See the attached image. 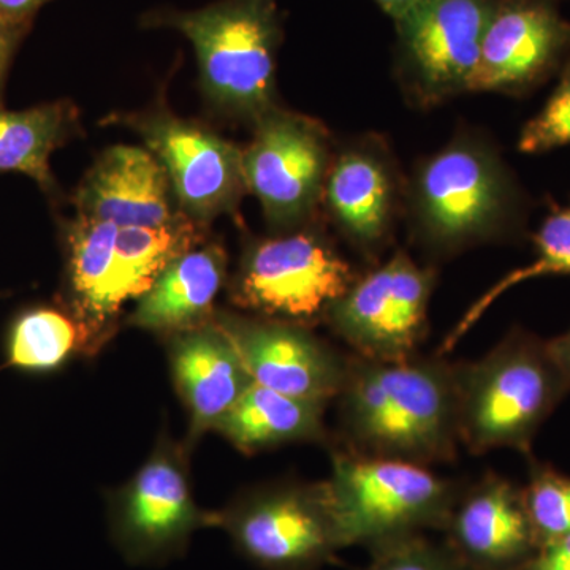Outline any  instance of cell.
Instances as JSON below:
<instances>
[{
    "label": "cell",
    "mask_w": 570,
    "mask_h": 570,
    "mask_svg": "<svg viewBox=\"0 0 570 570\" xmlns=\"http://www.w3.org/2000/svg\"><path fill=\"white\" fill-rule=\"evenodd\" d=\"M407 209L417 245L448 257L508 236L519 220L520 193L489 142L468 135L419 165Z\"/></svg>",
    "instance_id": "7a4b0ae2"
},
{
    "label": "cell",
    "mask_w": 570,
    "mask_h": 570,
    "mask_svg": "<svg viewBox=\"0 0 570 570\" xmlns=\"http://www.w3.org/2000/svg\"><path fill=\"white\" fill-rule=\"evenodd\" d=\"M200 242L197 223L178 214L160 227L119 228L110 292L112 313L127 299L140 298L179 255Z\"/></svg>",
    "instance_id": "7402d4cb"
},
{
    "label": "cell",
    "mask_w": 570,
    "mask_h": 570,
    "mask_svg": "<svg viewBox=\"0 0 570 570\" xmlns=\"http://www.w3.org/2000/svg\"><path fill=\"white\" fill-rule=\"evenodd\" d=\"M187 217L197 224L228 212L246 189L243 151L197 124L160 116L142 126Z\"/></svg>",
    "instance_id": "9a60e30c"
},
{
    "label": "cell",
    "mask_w": 570,
    "mask_h": 570,
    "mask_svg": "<svg viewBox=\"0 0 570 570\" xmlns=\"http://www.w3.org/2000/svg\"><path fill=\"white\" fill-rule=\"evenodd\" d=\"M24 33L26 29L11 28L0 21V97H2L3 82H6L11 58H13V52Z\"/></svg>",
    "instance_id": "4dcf8cb0"
},
{
    "label": "cell",
    "mask_w": 570,
    "mask_h": 570,
    "mask_svg": "<svg viewBox=\"0 0 570 570\" xmlns=\"http://www.w3.org/2000/svg\"><path fill=\"white\" fill-rule=\"evenodd\" d=\"M441 532L471 570H527L540 550L523 487L491 471L464 485Z\"/></svg>",
    "instance_id": "5bb4252c"
},
{
    "label": "cell",
    "mask_w": 570,
    "mask_h": 570,
    "mask_svg": "<svg viewBox=\"0 0 570 570\" xmlns=\"http://www.w3.org/2000/svg\"><path fill=\"white\" fill-rule=\"evenodd\" d=\"M99 348L91 330L80 318L55 306L21 311L11 321L6 337L7 366L31 374L51 373L75 355H96Z\"/></svg>",
    "instance_id": "603a6c76"
},
{
    "label": "cell",
    "mask_w": 570,
    "mask_h": 570,
    "mask_svg": "<svg viewBox=\"0 0 570 570\" xmlns=\"http://www.w3.org/2000/svg\"><path fill=\"white\" fill-rule=\"evenodd\" d=\"M356 277L354 266L324 236L288 232L249 247L234 296L238 306L261 317L309 326L324 321Z\"/></svg>",
    "instance_id": "52a82bcc"
},
{
    "label": "cell",
    "mask_w": 570,
    "mask_h": 570,
    "mask_svg": "<svg viewBox=\"0 0 570 570\" xmlns=\"http://www.w3.org/2000/svg\"><path fill=\"white\" fill-rule=\"evenodd\" d=\"M47 2L50 0H0V21L28 31L37 11Z\"/></svg>",
    "instance_id": "f546056e"
},
{
    "label": "cell",
    "mask_w": 570,
    "mask_h": 570,
    "mask_svg": "<svg viewBox=\"0 0 570 570\" xmlns=\"http://www.w3.org/2000/svg\"><path fill=\"white\" fill-rule=\"evenodd\" d=\"M322 200L348 245L376 261L392 238L401 206L400 178L382 141L355 142L333 159Z\"/></svg>",
    "instance_id": "2e32d148"
},
{
    "label": "cell",
    "mask_w": 570,
    "mask_h": 570,
    "mask_svg": "<svg viewBox=\"0 0 570 570\" xmlns=\"http://www.w3.org/2000/svg\"><path fill=\"white\" fill-rule=\"evenodd\" d=\"M194 45L202 85L213 102L258 121L276 108V56L281 29L277 0H220L195 11L154 14Z\"/></svg>",
    "instance_id": "277c9868"
},
{
    "label": "cell",
    "mask_w": 570,
    "mask_h": 570,
    "mask_svg": "<svg viewBox=\"0 0 570 570\" xmlns=\"http://www.w3.org/2000/svg\"><path fill=\"white\" fill-rule=\"evenodd\" d=\"M527 570H570V534L543 546Z\"/></svg>",
    "instance_id": "f1b7e54d"
},
{
    "label": "cell",
    "mask_w": 570,
    "mask_h": 570,
    "mask_svg": "<svg viewBox=\"0 0 570 570\" xmlns=\"http://www.w3.org/2000/svg\"><path fill=\"white\" fill-rule=\"evenodd\" d=\"M333 448L352 455L452 463L459 455L455 363L445 355L363 358L348 354Z\"/></svg>",
    "instance_id": "6da1fadb"
},
{
    "label": "cell",
    "mask_w": 570,
    "mask_h": 570,
    "mask_svg": "<svg viewBox=\"0 0 570 570\" xmlns=\"http://www.w3.org/2000/svg\"><path fill=\"white\" fill-rule=\"evenodd\" d=\"M393 21L406 17L409 11L414 10L422 0H374Z\"/></svg>",
    "instance_id": "d6a6232c"
},
{
    "label": "cell",
    "mask_w": 570,
    "mask_h": 570,
    "mask_svg": "<svg viewBox=\"0 0 570 570\" xmlns=\"http://www.w3.org/2000/svg\"><path fill=\"white\" fill-rule=\"evenodd\" d=\"M532 242H534V261L523 266V268L509 273L499 283L494 284L485 295L480 296L478 302L469 307L466 314L461 317L455 328L442 341L438 354L445 355L452 348H455L461 337L468 335L469 330L478 324L483 314L494 305L499 296L504 295L515 285L538 279L540 276H570V205L554 209L550 216H547Z\"/></svg>",
    "instance_id": "d4e9b609"
},
{
    "label": "cell",
    "mask_w": 570,
    "mask_h": 570,
    "mask_svg": "<svg viewBox=\"0 0 570 570\" xmlns=\"http://www.w3.org/2000/svg\"><path fill=\"white\" fill-rule=\"evenodd\" d=\"M119 227L80 216L67 234L69 311L91 330L100 347L110 340L115 313L110 305Z\"/></svg>",
    "instance_id": "44dd1931"
},
{
    "label": "cell",
    "mask_w": 570,
    "mask_h": 570,
    "mask_svg": "<svg viewBox=\"0 0 570 570\" xmlns=\"http://www.w3.org/2000/svg\"><path fill=\"white\" fill-rule=\"evenodd\" d=\"M171 184L160 160L135 146H115L100 157L77 194L78 214L116 227H160L171 209Z\"/></svg>",
    "instance_id": "ac0fdd59"
},
{
    "label": "cell",
    "mask_w": 570,
    "mask_h": 570,
    "mask_svg": "<svg viewBox=\"0 0 570 570\" xmlns=\"http://www.w3.org/2000/svg\"><path fill=\"white\" fill-rule=\"evenodd\" d=\"M214 321L234 343L255 384L324 404L340 395L348 354H341L307 326L225 313L214 314Z\"/></svg>",
    "instance_id": "4fadbf2b"
},
{
    "label": "cell",
    "mask_w": 570,
    "mask_h": 570,
    "mask_svg": "<svg viewBox=\"0 0 570 570\" xmlns=\"http://www.w3.org/2000/svg\"><path fill=\"white\" fill-rule=\"evenodd\" d=\"M549 351L554 363L560 367L562 377L566 379L570 389V328L553 340L547 341Z\"/></svg>",
    "instance_id": "1f68e13d"
},
{
    "label": "cell",
    "mask_w": 570,
    "mask_h": 570,
    "mask_svg": "<svg viewBox=\"0 0 570 570\" xmlns=\"http://www.w3.org/2000/svg\"><path fill=\"white\" fill-rule=\"evenodd\" d=\"M225 266L227 257L217 245L179 255L138 298L129 324L167 337L208 324L214 318V299L223 288Z\"/></svg>",
    "instance_id": "d6986e66"
},
{
    "label": "cell",
    "mask_w": 570,
    "mask_h": 570,
    "mask_svg": "<svg viewBox=\"0 0 570 570\" xmlns=\"http://www.w3.org/2000/svg\"><path fill=\"white\" fill-rule=\"evenodd\" d=\"M254 124L253 141L243 151L246 189L285 234L306 223L324 197L333 160L328 132L313 119L277 108Z\"/></svg>",
    "instance_id": "30bf717a"
},
{
    "label": "cell",
    "mask_w": 570,
    "mask_h": 570,
    "mask_svg": "<svg viewBox=\"0 0 570 570\" xmlns=\"http://www.w3.org/2000/svg\"><path fill=\"white\" fill-rule=\"evenodd\" d=\"M570 56L560 0H494L468 92L510 96L538 88Z\"/></svg>",
    "instance_id": "7c38bea8"
},
{
    "label": "cell",
    "mask_w": 570,
    "mask_h": 570,
    "mask_svg": "<svg viewBox=\"0 0 570 570\" xmlns=\"http://www.w3.org/2000/svg\"><path fill=\"white\" fill-rule=\"evenodd\" d=\"M494 0H422L395 22L409 99L433 107L468 92Z\"/></svg>",
    "instance_id": "8fae6325"
},
{
    "label": "cell",
    "mask_w": 570,
    "mask_h": 570,
    "mask_svg": "<svg viewBox=\"0 0 570 570\" xmlns=\"http://www.w3.org/2000/svg\"><path fill=\"white\" fill-rule=\"evenodd\" d=\"M370 551L365 570H471L445 546L425 534L389 540Z\"/></svg>",
    "instance_id": "4316f807"
},
{
    "label": "cell",
    "mask_w": 570,
    "mask_h": 570,
    "mask_svg": "<svg viewBox=\"0 0 570 570\" xmlns=\"http://www.w3.org/2000/svg\"><path fill=\"white\" fill-rule=\"evenodd\" d=\"M455 371L460 442L472 455L513 449L531 459L540 426L570 393L547 341L524 330Z\"/></svg>",
    "instance_id": "3957f363"
},
{
    "label": "cell",
    "mask_w": 570,
    "mask_h": 570,
    "mask_svg": "<svg viewBox=\"0 0 570 570\" xmlns=\"http://www.w3.org/2000/svg\"><path fill=\"white\" fill-rule=\"evenodd\" d=\"M186 445L167 436L111 499L110 534L126 561L165 564L183 557L209 512L195 504Z\"/></svg>",
    "instance_id": "9c48e42d"
},
{
    "label": "cell",
    "mask_w": 570,
    "mask_h": 570,
    "mask_svg": "<svg viewBox=\"0 0 570 570\" xmlns=\"http://www.w3.org/2000/svg\"><path fill=\"white\" fill-rule=\"evenodd\" d=\"M436 272L397 250L384 264L358 276L326 311L324 321L351 354L363 358H407L428 335V307Z\"/></svg>",
    "instance_id": "ba28073f"
},
{
    "label": "cell",
    "mask_w": 570,
    "mask_h": 570,
    "mask_svg": "<svg viewBox=\"0 0 570 570\" xmlns=\"http://www.w3.org/2000/svg\"><path fill=\"white\" fill-rule=\"evenodd\" d=\"M566 145H570V56L561 67L557 88L519 138L524 154L549 153Z\"/></svg>",
    "instance_id": "83f0119b"
},
{
    "label": "cell",
    "mask_w": 570,
    "mask_h": 570,
    "mask_svg": "<svg viewBox=\"0 0 570 570\" xmlns=\"http://www.w3.org/2000/svg\"><path fill=\"white\" fill-rule=\"evenodd\" d=\"M344 549L442 531L466 483L425 464L352 455L332 448L326 480Z\"/></svg>",
    "instance_id": "5b68a950"
},
{
    "label": "cell",
    "mask_w": 570,
    "mask_h": 570,
    "mask_svg": "<svg viewBox=\"0 0 570 570\" xmlns=\"http://www.w3.org/2000/svg\"><path fill=\"white\" fill-rule=\"evenodd\" d=\"M245 560L262 570H321L344 549L326 480L277 483L209 512Z\"/></svg>",
    "instance_id": "8992f818"
},
{
    "label": "cell",
    "mask_w": 570,
    "mask_h": 570,
    "mask_svg": "<svg viewBox=\"0 0 570 570\" xmlns=\"http://www.w3.org/2000/svg\"><path fill=\"white\" fill-rule=\"evenodd\" d=\"M170 365L176 389L189 411L190 445L206 431H216L253 384L234 343L214 318L170 337Z\"/></svg>",
    "instance_id": "e0dca14e"
},
{
    "label": "cell",
    "mask_w": 570,
    "mask_h": 570,
    "mask_svg": "<svg viewBox=\"0 0 570 570\" xmlns=\"http://www.w3.org/2000/svg\"><path fill=\"white\" fill-rule=\"evenodd\" d=\"M326 406L253 382L216 431L247 455L294 442L332 444L324 422Z\"/></svg>",
    "instance_id": "ffe728a7"
},
{
    "label": "cell",
    "mask_w": 570,
    "mask_h": 570,
    "mask_svg": "<svg viewBox=\"0 0 570 570\" xmlns=\"http://www.w3.org/2000/svg\"><path fill=\"white\" fill-rule=\"evenodd\" d=\"M75 116L69 102L43 104L22 111L0 108V171H20L51 194L55 178L50 157L70 137Z\"/></svg>",
    "instance_id": "cb8c5ba5"
},
{
    "label": "cell",
    "mask_w": 570,
    "mask_h": 570,
    "mask_svg": "<svg viewBox=\"0 0 570 570\" xmlns=\"http://www.w3.org/2000/svg\"><path fill=\"white\" fill-rule=\"evenodd\" d=\"M530 461V479L523 493L542 549L570 534V478L532 456Z\"/></svg>",
    "instance_id": "484cf974"
}]
</instances>
